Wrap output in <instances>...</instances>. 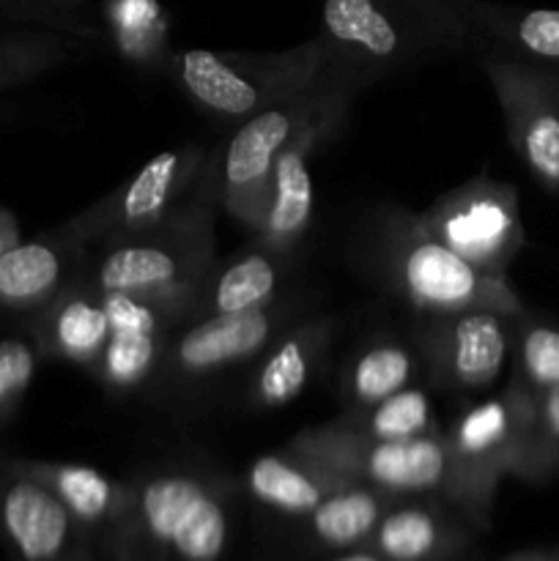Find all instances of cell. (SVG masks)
Listing matches in <instances>:
<instances>
[{"instance_id": "1", "label": "cell", "mask_w": 559, "mask_h": 561, "mask_svg": "<svg viewBox=\"0 0 559 561\" xmlns=\"http://www.w3.org/2000/svg\"><path fill=\"white\" fill-rule=\"evenodd\" d=\"M316 38L321 71L354 96L471 53L455 0H318Z\"/></svg>"}, {"instance_id": "2", "label": "cell", "mask_w": 559, "mask_h": 561, "mask_svg": "<svg viewBox=\"0 0 559 561\" xmlns=\"http://www.w3.org/2000/svg\"><path fill=\"white\" fill-rule=\"evenodd\" d=\"M219 206L217 148L184 201L153 228L102 247L88 277L104 294H170L201 288L217 263L214 208Z\"/></svg>"}, {"instance_id": "3", "label": "cell", "mask_w": 559, "mask_h": 561, "mask_svg": "<svg viewBox=\"0 0 559 561\" xmlns=\"http://www.w3.org/2000/svg\"><path fill=\"white\" fill-rule=\"evenodd\" d=\"M370 266L389 290L425 316L491 310L515 318L526 312L504 274L466 263L420 222V214L392 208L378 219Z\"/></svg>"}, {"instance_id": "4", "label": "cell", "mask_w": 559, "mask_h": 561, "mask_svg": "<svg viewBox=\"0 0 559 561\" xmlns=\"http://www.w3.org/2000/svg\"><path fill=\"white\" fill-rule=\"evenodd\" d=\"M159 69L181 93L223 126H239L272 104L296 96L318 80L323 49L318 38L288 49H173Z\"/></svg>"}, {"instance_id": "5", "label": "cell", "mask_w": 559, "mask_h": 561, "mask_svg": "<svg viewBox=\"0 0 559 561\" xmlns=\"http://www.w3.org/2000/svg\"><path fill=\"white\" fill-rule=\"evenodd\" d=\"M535 400L515 387L469 405L444 433L447 491L442 499L471 524H486L504 477H513L521 436Z\"/></svg>"}, {"instance_id": "6", "label": "cell", "mask_w": 559, "mask_h": 561, "mask_svg": "<svg viewBox=\"0 0 559 561\" xmlns=\"http://www.w3.org/2000/svg\"><path fill=\"white\" fill-rule=\"evenodd\" d=\"M285 447L329 466L345 480L398 496H444L447 491V444L442 431L406 442H376L351 436L327 422L299 431Z\"/></svg>"}, {"instance_id": "7", "label": "cell", "mask_w": 559, "mask_h": 561, "mask_svg": "<svg viewBox=\"0 0 559 561\" xmlns=\"http://www.w3.org/2000/svg\"><path fill=\"white\" fill-rule=\"evenodd\" d=\"M126 529L181 561H217L228 546V513L214 485L192 471H157L132 485Z\"/></svg>"}, {"instance_id": "8", "label": "cell", "mask_w": 559, "mask_h": 561, "mask_svg": "<svg viewBox=\"0 0 559 561\" xmlns=\"http://www.w3.org/2000/svg\"><path fill=\"white\" fill-rule=\"evenodd\" d=\"M208 153L212 148L201 142L164 148L157 157L148 159L132 179L66 219V225L88 250L91 247L102 250V247L132 239L162 222L184 201L201 175Z\"/></svg>"}, {"instance_id": "9", "label": "cell", "mask_w": 559, "mask_h": 561, "mask_svg": "<svg viewBox=\"0 0 559 561\" xmlns=\"http://www.w3.org/2000/svg\"><path fill=\"white\" fill-rule=\"evenodd\" d=\"M321 88L323 77L318 75V80L301 93L241 121L228 140L217 146L219 208L252 233L266 217L274 162L316 107Z\"/></svg>"}, {"instance_id": "10", "label": "cell", "mask_w": 559, "mask_h": 561, "mask_svg": "<svg viewBox=\"0 0 559 561\" xmlns=\"http://www.w3.org/2000/svg\"><path fill=\"white\" fill-rule=\"evenodd\" d=\"M323 77L321 96L316 107L305 118V124L294 131L285 148L280 151L269 184V208L261 228L255 230V244L280 255H294L296 247L307 236L316 206V186H312L310 162L321 148L338 140L349 121L354 93L340 88L338 82Z\"/></svg>"}, {"instance_id": "11", "label": "cell", "mask_w": 559, "mask_h": 561, "mask_svg": "<svg viewBox=\"0 0 559 561\" xmlns=\"http://www.w3.org/2000/svg\"><path fill=\"white\" fill-rule=\"evenodd\" d=\"M420 222L466 263L504 274L526 244L518 192L507 181L475 175L420 211Z\"/></svg>"}, {"instance_id": "12", "label": "cell", "mask_w": 559, "mask_h": 561, "mask_svg": "<svg viewBox=\"0 0 559 561\" xmlns=\"http://www.w3.org/2000/svg\"><path fill=\"white\" fill-rule=\"evenodd\" d=\"M477 64L497 93L515 157L537 184L559 195V64L491 53L477 55Z\"/></svg>"}, {"instance_id": "13", "label": "cell", "mask_w": 559, "mask_h": 561, "mask_svg": "<svg viewBox=\"0 0 559 561\" xmlns=\"http://www.w3.org/2000/svg\"><path fill=\"white\" fill-rule=\"evenodd\" d=\"M197 288L170 294H107L110 337L93 376L110 392H132L157 373L170 334L192 321Z\"/></svg>"}, {"instance_id": "14", "label": "cell", "mask_w": 559, "mask_h": 561, "mask_svg": "<svg viewBox=\"0 0 559 561\" xmlns=\"http://www.w3.org/2000/svg\"><path fill=\"white\" fill-rule=\"evenodd\" d=\"M513 318L491 310L438 312L414 329V348L433 383L449 392H486L507 367Z\"/></svg>"}, {"instance_id": "15", "label": "cell", "mask_w": 559, "mask_h": 561, "mask_svg": "<svg viewBox=\"0 0 559 561\" xmlns=\"http://www.w3.org/2000/svg\"><path fill=\"white\" fill-rule=\"evenodd\" d=\"M288 310L283 305L236 316H206L184 323L170 334L151 381L186 389L212 381L230 367L261 356L280 332H285Z\"/></svg>"}, {"instance_id": "16", "label": "cell", "mask_w": 559, "mask_h": 561, "mask_svg": "<svg viewBox=\"0 0 559 561\" xmlns=\"http://www.w3.org/2000/svg\"><path fill=\"white\" fill-rule=\"evenodd\" d=\"M88 266L91 252L66 222L36 239L16 241L0 255V312L33 318L85 277Z\"/></svg>"}, {"instance_id": "17", "label": "cell", "mask_w": 559, "mask_h": 561, "mask_svg": "<svg viewBox=\"0 0 559 561\" xmlns=\"http://www.w3.org/2000/svg\"><path fill=\"white\" fill-rule=\"evenodd\" d=\"M0 526L25 561H58L77 520L53 488L22 469L16 458H5L0 460Z\"/></svg>"}, {"instance_id": "18", "label": "cell", "mask_w": 559, "mask_h": 561, "mask_svg": "<svg viewBox=\"0 0 559 561\" xmlns=\"http://www.w3.org/2000/svg\"><path fill=\"white\" fill-rule=\"evenodd\" d=\"M27 332L42 356L71 362L91 373L110 337L107 294L85 274L42 312L27 318Z\"/></svg>"}, {"instance_id": "19", "label": "cell", "mask_w": 559, "mask_h": 561, "mask_svg": "<svg viewBox=\"0 0 559 561\" xmlns=\"http://www.w3.org/2000/svg\"><path fill=\"white\" fill-rule=\"evenodd\" d=\"M471 33V55L491 53L504 58L559 64V9L497 3V0H455Z\"/></svg>"}, {"instance_id": "20", "label": "cell", "mask_w": 559, "mask_h": 561, "mask_svg": "<svg viewBox=\"0 0 559 561\" xmlns=\"http://www.w3.org/2000/svg\"><path fill=\"white\" fill-rule=\"evenodd\" d=\"M332 332L334 323L329 318H312L280 332L252 370L247 383V403L255 411H272L299 398L310 383L318 362L327 354Z\"/></svg>"}, {"instance_id": "21", "label": "cell", "mask_w": 559, "mask_h": 561, "mask_svg": "<svg viewBox=\"0 0 559 561\" xmlns=\"http://www.w3.org/2000/svg\"><path fill=\"white\" fill-rule=\"evenodd\" d=\"M288 261L290 255H280L261 244L228 257L225 263L217 261L197 288L192 321L206 316H236V312H252L277 305V290L283 285Z\"/></svg>"}, {"instance_id": "22", "label": "cell", "mask_w": 559, "mask_h": 561, "mask_svg": "<svg viewBox=\"0 0 559 561\" xmlns=\"http://www.w3.org/2000/svg\"><path fill=\"white\" fill-rule=\"evenodd\" d=\"M345 485H351V480L343 474L288 447L283 453L261 455L247 469V488L252 496L285 515L307 518L323 499Z\"/></svg>"}, {"instance_id": "23", "label": "cell", "mask_w": 559, "mask_h": 561, "mask_svg": "<svg viewBox=\"0 0 559 561\" xmlns=\"http://www.w3.org/2000/svg\"><path fill=\"white\" fill-rule=\"evenodd\" d=\"M25 471L53 488L80 526H113L115 531L129 524L132 485H121L104 471L80 463L16 458Z\"/></svg>"}, {"instance_id": "24", "label": "cell", "mask_w": 559, "mask_h": 561, "mask_svg": "<svg viewBox=\"0 0 559 561\" xmlns=\"http://www.w3.org/2000/svg\"><path fill=\"white\" fill-rule=\"evenodd\" d=\"M422 359L414 345L398 340L370 343L349 362L340 378V392L349 409H365L406 387H414Z\"/></svg>"}, {"instance_id": "25", "label": "cell", "mask_w": 559, "mask_h": 561, "mask_svg": "<svg viewBox=\"0 0 559 561\" xmlns=\"http://www.w3.org/2000/svg\"><path fill=\"white\" fill-rule=\"evenodd\" d=\"M398 493L381 491L373 485H351L340 488L332 496L323 499L307 520H310V531L321 546L327 548H351L356 542L367 540L376 531L378 520L400 502Z\"/></svg>"}, {"instance_id": "26", "label": "cell", "mask_w": 559, "mask_h": 561, "mask_svg": "<svg viewBox=\"0 0 559 561\" xmlns=\"http://www.w3.org/2000/svg\"><path fill=\"white\" fill-rule=\"evenodd\" d=\"M458 542V529L438 510L400 499L373 531V548L387 561H433Z\"/></svg>"}, {"instance_id": "27", "label": "cell", "mask_w": 559, "mask_h": 561, "mask_svg": "<svg viewBox=\"0 0 559 561\" xmlns=\"http://www.w3.org/2000/svg\"><path fill=\"white\" fill-rule=\"evenodd\" d=\"M329 425L351 436L376 438V442H406V438L438 433L431 394L420 387H406L365 409H345V414H340Z\"/></svg>"}, {"instance_id": "28", "label": "cell", "mask_w": 559, "mask_h": 561, "mask_svg": "<svg viewBox=\"0 0 559 561\" xmlns=\"http://www.w3.org/2000/svg\"><path fill=\"white\" fill-rule=\"evenodd\" d=\"M91 47V42L36 27H14L0 36V93L22 88L66 64Z\"/></svg>"}, {"instance_id": "29", "label": "cell", "mask_w": 559, "mask_h": 561, "mask_svg": "<svg viewBox=\"0 0 559 561\" xmlns=\"http://www.w3.org/2000/svg\"><path fill=\"white\" fill-rule=\"evenodd\" d=\"M513 378L510 387L532 400L559 389V327L524 316L513 318Z\"/></svg>"}, {"instance_id": "30", "label": "cell", "mask_w": 559, "mask_h": 561, "mask_svg": "<svg viewBox=\"0 0 559 561\" xmlns=\"http://www.w3.org/2000/svg\"><path fill=\"white\" fill-rule=\"evenodd\" d=\"M96 0H0V25L55 31L102 44L104 31L93 16Z\"/></svg>"}, {"instance_id": "31", "label": "cell", "mask_w": 559, "mask_h": 561, "mask_svg": "<svg viewBox=\"0 0 559 561\" xmlns=\"http://www.w3.org/2000/svg\"><path fill=\"white\" fill-rule=\"evenodd\" d=\"M513 477L537 485L559 477V389L543 394L532 405Z\"/></svg>"}, {"instance_id": "32", "label": "cell", "mask_w": 559, "mask_h": 561, "mask_svg": "<svg viewBox=\"0 0 559 561\" xmlns=\"http://www.w3.org/2000/svg\"><path fill=\"white\" fill-rule=\"evenodd\" d=\"M42 351L31 337L0 340V427L16 414L36 378Z\"/></svg>"}, {"instance_id": "33", "label": "cell", "mask_w": 559, "mask_h": 561, "mask_svg": "<svg viewBox=\"0 0 559 561\" xmlns=\"http://www.w3.org/2000/svg\"><path fill=\"white\" fill-rule=\"evenodd\" d=\"M16 241H22L16 217L11 211H5V208H0V255H3L5 250H11Z\"/></svg>"}, {"instance_id": "34", "label": "cell", "mask_w": 559, "mask_h": 561, "mask_svg": "<svg viewBox=\"0 0 559 561\" xmlns=\"http://www.w3.org/2000/svg\"><path fill=\"white\" fill-rule=\"evenodd\" d=\"M513 561H559V553H524V557H515Z\"/></svg>"}, {"instance_id": "35", "label": "cell", "mask_w": 559, "mask_h": 561, "mask_svg": "<svg viewBox=\"0 0 559 561\" xmlns=\"http://www.w3.org/2000/svg\"><path fill=\"white\" fill-rule=\"evenodd\" d=\"M340 561H381V557H378V553H351V557Z\"/></svg>"}, {"instance_id": "36", "label": "cell", "mask_w": 559, "mask_h": 561, "mask_svg": "<svg viewBox=\"0 0 559 561\" xmlns=\"http://www.w3.org/2000/svg\"><path fill=\"white\" fill-rule=\"evenodd\" d=\"M11 113V110L9 107H5V104L3 102H0V121H3L5 118V115H9Z\"/></svg>"}]
</instances>
